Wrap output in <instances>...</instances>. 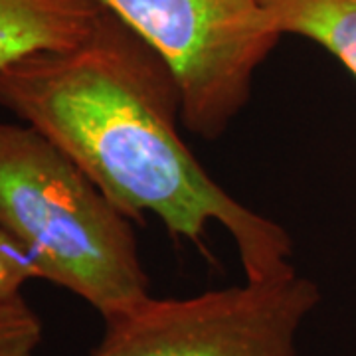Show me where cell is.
Returning a JSON list of instances; mask_svg holds the SVG:
<instances>
[{"label": "cell", "instance_id": "5b68a950", "mask_svg": "<svg viewBox=\"0 0 356 356\" xmlns=\"http://www.w3.org/2000/svg\"><path fill=\"white\" fill-rule=\"evenodd\" d=\"M102 10L97 0H0V67L36 51L76 46Z\"/></svg>", "mask_w": 356, "mask_h": 356}, {"label": "cell", "instance_id": "277c9868", "mask_svg": "<svg viewBox=\"0 0 356 356\" xmlns=\"http://www.w3.org/2000/svg\"><path fill=\"white\" fill-rule=\"evenodd\" d=\"M321 303L295 269L184 299H154L105 323L91 356H297V334Z\"/></svg>", "mask_w": 356, "mask_h": 356}, {"label": "cell", "instance_id": "6da1fadb", "mask_svg": "<svg viewBox=\"0 0 356 356\" xmlns=\"http://www.w3.org/2000/svg\"><path fill=\"white\" fill-rule=\"evenodd\" d=\"M0 107L67 154L131 222L151 212L168 236L204 248L228 229L248 281L293 271L289 232L243 206L180 137L182 102L163 56L111 10L76 46L0 67Z\"/></svg>", "mask_w": 356, "mask_h": 356}, {"label": "cell", "instance_id": "ba28073f", "mask_svg": "<svg viewBox=\"0 0 356 356\" xmlns=\"http://www.w3.org/2000/svg\"><path fill=\"white\" fill-rule=\"evenodd\" d=\"M30 280H40L34 259L6 229L0 228V299L18 297Z\"/></svg>", "mask_w": 356, "mask_h": 356}, {"label": "cell", "instance_id": "7a4b0ae2", "mask_svg": "<svg viewBox=\"0 0 356 356\" xmlns=\"http://www.w3.org/2000/svg\"><path fill=\"white\" fill-rule=\"evenodd\" d=\"M0 228L105 323L153 297L131 220L30 125L0 123Z\"/></svg>", "mask_w": 356, "mask_h": 356}, {"label": "cell", "instance_id": "8992f818", "mask_svg": "<svg viewBox=\"0 0 356 356\" xmlns=\"http://www.w3.org/2000/svg\"><path fill=\"white\" fill-rule=\"evenodd\" d=\"M281 34L317 42L356 77V0H261Z\"/></svg>", "mask_w": 356, "mask_h": 356}, {"label": "cell", "instance_id": "52a82bcc", "mask_svg": "<svg viewBox=\"0 0 356 356\" xmlns=\"http://www.w3.org/2000/svg\"><path fill=\"white\" fill-rule=\"evenodd\" d=\"M42 341V321L22 299H0V356H34Z\"/></svg>", "mask_w": 356, "mask_h": 356}, {"label": "cell", "instance_id": "3957f363", "mask_svg": "<svg viewBox=\"0 0 356 356\" xmlns=\"http://www.w3.org/2000/svg\"><path fill=\"white\" fill-rule=\"evenodd\" d=\"M97 2L163 56L178 83L182 125L204 140L228 131L283 36L261 0Z\"/></svg>", "mask_w": 356, "mask_h": 356}]
</instances>
